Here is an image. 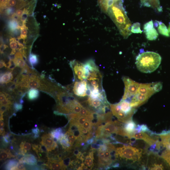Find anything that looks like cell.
Masks as SVG:
<instances>
[{
	"label": "cell",
	"mask_w": 170,
	"mask_h": 170,
	"mask_svg": "<svg viewBox=\"0 0 170 170\" xmlns=\"http://www.w3.org/2000/svg\"><path fill=\"white\" fill-rule=\"evenodd\" d=\"M121 34L127 39L131 34L132 24L123 7L122 1L114 3L109 8L107 13Z\"/></svg>",
	"instance_id": "obj_1"
},
{
	"label": "cell",
	"mask_w": 170,
	"mask_h": 170,
	"mask_svg": "<svg viewBox=\"0 0 170 170\" xmlns=\"http://www.w3.org/2000/svg\"><path fill=\"white\" fill-rule=\"evenodd\" d=\"M162 58L158 53L147 51L138 55L136 64L138 70L145 73H150L156 70L161 64Z\"/></svg>",
	"instance_id": "obj_2"
},
{
	"label": "cell",
	"mask_w": 170,
	"mask_h": 170,
	"mask_svg": "<svg viewBox=\"0 0 170 170\" xmlns=\"http://www.w3.org/2000/svg\"><path fill=\"white\" fill-rule=\"evenodd\" d=\"M84 65L86 72V80L90 88L103 90L102 76L94 60L90 59Z\"/></svg>",
	"instance_id": "obj_3"
},
{
	"label": "cell",
	"mask_w": 170,
	"mask_h": 170,
	"mask_svg": "<svg viewBox=\"0 0 170 170\" xmlns=\"http://www.w3.org/2000/svg\"><path fill=\"white\" fill-rule=\"evenodd\" d=\"M143 150L136 147L125 145L116 149V158L120 157L133 163L140 161L142 155Z\"/></svg>",
	"instance_id": "obj_4"
},
{
	"label": "cell",
	"mask_w": 170,
	"mask_h": 170,
	"mask_svg": "<svg viewBox=\"0 0 170 170\" xmlns=\"http://www.w3.org/2000/svg\"><path fill=\"white\" fill-rule=\"evenodd\" d=\"M68 89L73 96L79 98L88 97L90 94V88L86 80L82 81H75L70 85Z\"/></svg>",
	"instance_id": "obj_5"
},
{
	"label": "cell",
	"mask_w": 170,
	"mask_h": 170,
	"mask_svg": "<svg viewBox=\"0 0 170 170\" xmlns=\"http://www.w3.org/2000/svg\"><path fill=\"white\" fill-rule=\"evenodd\" d=\"M122 79L125 85V90L122 100H127L136 94L140 84L128 77H123Z\"/></svg>",
	"instance_id": "obj_6"
},
{
	"label": "cell",
	"mask_w": 170,
	"mask_h": 170,
	"mask_svg": "<svg viewBox=\"0 0 170 170\" xmlns=\"http://www.w3.org/2000/svg\"><path fill=\"white\" fill-rule=\"evenodd\" d=\"M70 65L73 73L75 81L86 80V72L84 64L73 60L70 62Z\"/></svg>",
	"instance_id": "obj_7"
},
{
	"label": "cell",
	"mask_w": 170,
	"mask_h": 170,
	"mask_svg": "<svg viewBox=\"0 0 170 170\" xmlns=\"http://www.w3.org/2000/svg\"><path fill=\"white\" fill-rule=\"evenodd\" d=\"M151 97L149 95L136 93L130 101V105L132 108H136L144 104Z\"/></svg>",
	"instance_id": "obj_8"
},
{
	"label": "cell",
	"mask_w": 170,
	"mask_h": 170,
	"mask_svg": "<svg viewBox=\"0 0 170 170\" xmlns=\"http://www.w3.org/2000/svg\"><path fill=\"white\" fill-rule=\"evenodd\" d=\"M132 138L143 140L151 146L156 143L158 140H154L145 132L142 131L136 132L130 135V139Z\"/></svg>",
	"instance_id": "obj_9"
},
{
	"label": "cell",
	"mask_w": 170,
	"mask_h": 170,
	"mask_svg": "<svg viewBox=\"0 0 170 170\" xmlns=\"http://www.w3.org/2000/svg\"><path fill=\"white\" fill-rule=\"evenodd\" d=\"M41 139V143L46 147L49 152L55 150L58 146L57 143L50 133L43 135Z\"/></svg>",
	"instance_id": "obj_10"
},
{
	"label": "cell",
	"mask_w": 170,
	"mask_h": 170,
	"mask_svg": "<svg viewBox=\"0 0 170 170\" xmlns=\"http://www.w3.org/2000/svg\"><path fill=\"white\" fill-rule=\"evenodd\" d=\"M154 83L141 84L136 93L147 95L151 96L156 93L154 88Z\"/></svg>",
	"instance_id": "obj_11"
},
{
	"label": "cell",
	"mask_w": 170,
	"mask_h": 170,
	"mask_svg": "<svg viewBox=\"0 0 170 170\" xmlns=\"http://www.w3.org/2000/svg\"><path fill=\"white\" fill-rule=\"evenodd\" d=\"M122 0H98V2L102 11L107 14L110 7L114 3Z\"/></svg>",
	"instance_id": "obj_12"
},
{
	"label": "cell",
	"mask_w": 170,
	"mask_h": 170,
	"mask_svg": "<svg viewBox=\"0 0 170 170\" xmlns=\"http://www.w3.org/2000/svg\"><path fill=\"white\" fill-rule=\"evenodd\" d=\"M50 134L53 138L54 141L59 142L64 136L65 134L61 128H59L52 130Z\"/></svg>",
	"instance_id": "obj_13"
},
{
	"label": "cell",
	"mask_w": 170,
	"mask_h": 170,
	"mask_svg": "<svg viewBox=\"0 0 170 170\" xmlns=\"http://www.w3.org/2000/svg\"><path fill=\"white\" fill-rule=\"evenodd\" d=\"M136 123L131 120L127 123H125L124 125V130L129 135V138H130V135L136 132V129L137 127Z\"/></svg>",
	"instance_id": "obj_14"
},
{
	"label": "cell",
	"mask_w": 170,
	"mask_h": 170,
	"mask_svg": "<svg viewBox=\"0 0 170 170\" xmlns=\"http://www.w3.org/2000/svg\"><path fill=\"white\" fill-rule=\"evenodd\" d=\"M14 62L15 65L20 68H23L26 66L25 62L21 53H17L14 60Z\"/></svg>",
	"instance_id": "obj_15"
},
{
	"label": "cell",
	"mask_w": 170,
	"mask_h": 170,
	"mask_svg": "<svg viewBox=\"0 0 170 170\" xmlns=\"http://www.w3.org/2000/svg\"><path fill=\"white\" fill-rule=\"evenodd\" d=\"M25 164L29 166L36 165L37 159L34 155L32 154H25L24 156Z\"/></svg>",
	"instance_id": "obj_16"
},
{
	"label": "cell",
	"mask_w": 170,
	"mask_h": 170,
	"mask_svg": "<svg viewBox=\"0 0 170 170\" xmlns=\"http://www.w3.org/2000/svg\"><path fill=\"white\" fill-rule=\"evenodd\" d=\"M94 150L92 149V151L86 157L85 160V164L90 169H91L94 166L93 160L94 152Z\"/></svg>",
	"instance_id": "obj_17"
},
{
	"label": "cell",
	"mask_w": 170,
	"mask_h": 170,
	"mask_svg": "<svg viewBox=\"0 0 170 170\" xmlns=\"http://www.w3.org/2000/svg\"><path fill=\"white\" fill-rule=\"evenodd\" d=\"M145 33L147 39L149 40H156L159 36L158 32L154 27Z\"/></svg>",
	"instance_id": "obj_18"
},
{
	"label": "cell",
	"mask_w": 170,
	"mask_h": 170,
	"mask_svg": "<svg viewBox=\"0 0 170 170\" xmlns=\"http://www.w3.org/2000/svg\"><path fill=\"white\" fill-rule=\"evenodd\" d=\"M19 162V160L16 159L9 160L6 162L5 168L6 170H18L17 166Z\"/></svg>",
	"instance_id": "obj_19"
},
{
	"label": "cell",
	"mask_w": 170,
	"mask_h": 170,
	"mask_svg": "<svg viewBox=\"0 0 170 170\" xmlns=\"http://www.w3.org/2000/svg\"><path fill=\"white\" fill-rule=\"evenodd\" d=\"M62 145L63 149L66 151H69L72 146L69 143L67 136L65 134L64 137L59 141Z\"/></svg>",
	"instance_id": "obj_20"
},
{
	"label": "cell",
	"mask_w": 170,
	"mask_h": 170,
	"mask_svg": "<svg viewBox=\"0 0 170 170\" xmlns=\"http://www.w3.org/2000/svg\"><path fill=\"white\" fill-rule=\"evenodd\" d=\"M11 72H6L1 76V82L2 84L7 83L11 82L13 79Z\"/></svg>",
	"instance_id": "obj_21"
},
{
	"label": "cell",
	"mask_w": 170,
	"mask_h": 170,
	"mask_svg": "<svg viewBox=\"0 0 170 170\" xmlns=\"http://www.w3.org/2000/svg\"><path fill=\"white\" fill-rule=\"evenodd\" d=\"M14 157L15 156L12 154L9 149H6V150L1 149L0 159H1V161L5 160L7 158H10Z\"/></svg>",
	"instance_id": "obj_22"
},
{
	"label": "cell",
	"mask_w": 170,
	"mask_h": 170,
	"mask_svg": "<svg viewBox=\"0 0 170 170\" xmlns=\"http://www.w3.org/2000/svg\"><path fill=\"white\" fill-rule=\"evenodd\" d=\"M39 95V91L32 88L29 90L27 93V97L29 100L32 101L35 100L37 98Z\"/></svg>",
	"instance_id": "obj_23"
},
{
	"label": "cell",
	"mask_w": 170,
	"mask_h": 170,
	"mask_svg": "<svg viewBox=\"0 0 170 170\" xmlns=\"http://www.w3.org/2000/svg\"><path fill=\"white\" fill-rule=\"evenodd\" d=\"M159 25L158 30L159 33L164 36L169 37V34L168 29L165 24L159 21Z\"/></svg>",
	"instance_id": "obj_24"
},
{
	"label": "cell",
	"mask_w": 170,
	"mask_h": 170,
	"mask_svg": "<svg viewBox=\"0 0 170 170\" xmlns=\"http://www.w3.org/2000/svg\"><path fill=\"white\" fill-rule=\"evenodd\" d=\"M136 132H140L142 131L144 132H147L149 133L150 135H153L154 133L151 131L147 125L145 124L141 125H137V127L136 129Z\"/></svg>",
	"instance_id": "obj_25"
},
{
	"label": "cell",
	"mask_w": 170,
	"mask_h": 170,
	"mask_svg": "<svg viewBox=\"0 0 170 170\" xmlns=\"http://www.w3.org/2000/svg\"><path fill=\"white\" fill-rule=\"evenodd\" d=\"M131 32L134 34H141L143 31L140 28V24L136 23L133 24L131 27Z\"/></svg>",
	"instance_id": "obj_26"
},
{
	"label": "cell",
	"mask_w": 170,
	"mask_h": 170,
	"mask_svg": "<svg viewBox=\"0 0 170 170\" xmlns=\"http://www.w3.org/2000/svg\"><path fill=\"white\" fill-rule=\"evenodd\" d=\"M65 134L67 136L69 143L72 146L77 140L76 137L68 131L66 132Z\"/></svg>",
	"instance_id": "obj_27"
},
{
	"label": "cell",
	"mask_w": 170,
	"mask_h": 170,
	"mask_svg": "<svg viewBox=\"0 0 170 170\" xmlns=\"http://www.w3.org/2000/svg\"><path fill=\"white\" fill-rule=\"evenodd\" d=\"M8 27L12 31H16L19 28V26L16 20H13L10 21L8 24Z\"/></svg>",
	"instance_id": "obj_28"
},
{
	"label": "cell",
	"mask_w": 170,
	"mask_h": 170,
	"mask_svg": "<svg viewBox=\"0 0 170 170\" xmlns=\"http://www.w3.org/2000/svg\"><path fill=\"white\" fill-rule=\"evenodd\" d=\"M161 157L170 166V150H166L162 153Z\"/></svg>",
	"instance_id": "obj_29"
},
{
	"label": "cell",
	"mask_w": 170,
	"mask_h": 170,
	"mask_svg": "<svg viewBox=\"0 0 170 170\" xmlns=\"http://www.w3.org/2000/svg\"><path fill=\"white\" fill-rule=\"evenodd\" d=\"M29 62L31 65H35L38 62L37 56L35 54H31L29 56Z\"/></svg>",
	"instance_id": "obj_30"
},
{
	"label": "cell",
	"mask_w": 170,
	"mask_h": 170,
	"mask_svg": "<svg viewBox=\"0 0 170 170\" xmlns=\"http://www.w3.org/2000/svg\"><path fill=\"white\" fill-rule=\"evenodd\" d=\"M21 38L25 39L27 37V28L25 24H23V26L21 27Z\"/></svg>",
	"instance_id": "obj_31"
},
{
	"label": "cell",
	"mask_w": 170,
	"mask_h": 170,
	"mask_svg": "<svg viewBox=\"0 0 170 170\" xmlns=\"http://www.w3.org/2000/svg\"><path fill=\"white\" fill-rule=\"evenodd\" d=\"M93 124L89 120H87L83 125L82 128L87 130L90 132L92 128Z\"/></svg>",
	"instance_id": "obj_32"
},
{
	"label": "cell",
	"mask_w": 170,
	"mask_h": 170,
	"mask_svg": "<svg viewBox=\"0 0 170 170\" xmlns=\"http://www.w3.org/2000/svg\"><path fill=\"white\" fill-rule=\"evenodd\" d=\"M153 27V24L152 20L148 22L144 25V33L150 30Z\"/></svg>",
	"instance_id": "obj_33"
},
{
	"label": "cell",
	"mask_w": 170,
	"mask_h": 170,
	"mask_svg": "<svg viewBox=\"0 0 170 170\" xmlns=\"http://www.w3.org/2000/svg\"><path fill=\"white\" fill-rule=\"evenodd\" d=\"M62 162L63 165L66 169L72 165L70 158L69 157L66 158L62 160Z\"/></svg>",
	"instance_id": "obj_34"
},
{
	"label": "cell",
	"mask_w": 170,
	"mask_h": 170,
	"mask_svg": "<svg viewBox=\"0 0 170 170\" xmlns=\"http://www.w3.org/2000/svg\"><path fill=\"white\" fill-rule=\"evenodd\" d=\"M10 46L13 50L16 51L18 47V43L15 39L12 38L10 40Z\"/></svg>",
	"instance_id": "obj_35"
},
{
	"label": "cell",
	"mask_w": 170,
	"mask_h": 170,
	"mask_svg": "<svg viewBox=\"0 0 170 170\" xmlns=\"http://www.w3.org/2000/svg\"><path fill=\"white\" fill-rule=\"evenodd\" d=\"M32 131L34 135V139H37L39 137L40 131L38 128L33 129L32 130Z\"/></svg>",
	"instance_id": "obj_36"
},
{
	"label": "cell",
	"mask_w": 170,
	"mask_h": 170,
	"mask_svg": "<svg viewBox=\"0 0 170 170\" xmlns=\"http://www.w3.org/2000/svg\"><path fill=\"white\" fill-rule=\"evenodd\" d=\"M164 167L161 165L154 164L151 167L149 168L150 170H163Z\"/></svg>",
	"instance_id": "obj_37"
},
{
	"label": "cell",
	"mask_w": 170,
	"mask_h": 170,
	"mask_svg": "<svg viewBox=\"0 0 170 170\" xmlns=\"http://www.w3.org/2000/svg\"><path fill=\"white\" fill-rule=\"evenodd\" d=\"M22 108H23V106L21 104L17 103H14V108L17 111L21 110Z\"/></svg>",
	"instance_id": "obj_38"
},
{
	"label": "cell",
	"mask_w": 170,
	"mask_h": 170,
	"mask_svg": "<svg viewBox=\"0 0 170 170\" xmlns=\"http://www.w3.org/2000/svg\"><path fill=\"white\" fill-rule=\"evenodd\" d=\"M100 145L99 144L96 143H93L91 145V147L92 149L95 150L96 149H98L100 147Z\"/></svg>",
	"instance_id": "obj_39"
},
{
	"label": "cell",
	"mask_w": 170,
	"mask_h": 170,
	"mask_svg": "<svg viewBox=\"0 0 170 170\" xmlns=\"http://www.w3.org/2000/svg\"><path fill=\"white\" fill-rule=\"evenodd\" d=\"M98 149L103 152H105L107 149V144H106L101 145Z\"/></svg>",
	"instance_id": "obj_40"
},
{
	"label": "cell",
	"mask_w": 170,
	"mask_h": 170,
	"mask_svg": "<svg viewBox=\"0 0 170 170\" xmlns=\"http://www.w3.org/2000/svg\"><path fill=\"white\" fill-rule=\"evenodd\" d=\"M73 154L77 157L78 159H80L82 153L78 149H75L73 151Z\"/></svg>",
	"instance_id": "obj_41"
},
{
	"label": "cell",
	"mask_w": 170,
	"mask_h": 170,
	"mask_svg": "<svg viewBox=\"0 0 170 170\" xmlns=\"http://www.w3.org/2000/svg\"><path fill=\"white\" fill-rule=\"evenodd\" d=\"M24 163H19V162L17 166V168L18 170H26Z\"/></svg>",
	"instance_id": "obj_42"
},
{
	"label": "cell",
	"mask_w": 170,
	"mask_h": 170,
	"mask_svg": "<svg viewBox=\"0 0 170 170\" xmlns=\"http://www.w3.org/2000/svg\"><path fill=\"white\" fill-rule=\"evenodd\" d=\"M25 10L24 11L18 10L17 11L16 14L18 17H21L23 16Z\"/></svg>",
	"instance_id": "obj_43"
},
{
	"label": "cell",
	"mask_w": 170,
	"mask_h": 170,
	"mask_svg": "<svg viewBox=\"0 0 170 170\" xmlns=\"http://www.w3.org/2000/svg\"><path fill=\"white\" fill-rule=\"evenodd\" d=\"M95 137L94 136L91 138L88 139L87 140L86 143L88 145L91 144L94 142Z\"/></svg>",
	"instance_id": "obj_44"
},
{
	"label": "cell",
	"mask_w": 170,
	"mask_h": 170,
	"mask_svg": "<svg viewBox=\"0 0 170 170\" xmlns=\"http://www.w3.org/2000/svg\"><path fill=\"white\" fill-rule=\"evenodd\" d=\"M8 2V0H1V6L2 7H5L6 5Z\"/></svg>",
	"instance_id": "obj_45"
},
{
	"label": "cell",
	"mask_w": 170,
	"mask_h": 170,
	"mask_svg": "<svg viewBox=\"0 0 170 170\" xmlns=\"http://www.w3.org/2000/svg\"><path fill=\"white\" fill-rule=\"evenodd\" d=\"M13 10L11 8L8 9L6 10V14L8 15H10L13 14Z\"/></svg>",
	"instance_id": "obj_46"
},
{
	"label": "cell",
	"mask_w": 170,
	"mask_h": 170,
	"mask_svg": "<svg viewBox=\"0 0 170 170\" xmlns=\"http://www.w3.org/2000/svg\"><path fill=\"white\" fill-rule=\"evenodd\" d=\"M112 167L114 168L119 167H120V164L119 163H116L113 165Z\"/></svg>",
	"instance_id": "obj_47"
},
{
	"label": "cell",
	"mask_w": 170,
	"mask_h": 170,
	"mask_svg": "<svg viewBox=\"0 0 170 170\" xmlns=\"http://www.w3.org/2000/svg\"><path fill=\"white\" fill-rule=\"evenodd\" d=\"M168 30L169 32V34H170V25L169 26Z\"/></svg>",
	"instance_id": "obj_48"
}]
</instances>
